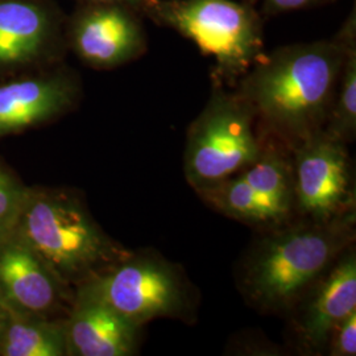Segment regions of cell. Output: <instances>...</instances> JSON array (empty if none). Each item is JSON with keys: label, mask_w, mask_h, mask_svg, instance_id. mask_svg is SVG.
<instances>
[{"label": "cell", "mask_w": 356, "mask_h": 356, "mask_svg": "<svg viewBox=\"0 0 356 356\" xmlns=\"http://www.w3.org/2000/svg\"><path fill=\"white\" fill-rule=\"evenodd\" d=\"M355 19L341 38L284 47L259 58L243 78L241 95L256 116L297 144L327 120Z\"/></svg>", "instance_id": "obj_1"}, {"label": "cell", "mask_w": 356, "mask_h": 356, "mask_svg": "<svg viewBox=\"0 0 356 356\" xmlns=\"http://www.w3.org/2000/svg\"><path fill=\"white\" fill-rule=\"evenodd\" d=\"M13 232L67 285H79L131 254L67 191L28 189Z\"/></svg>", "instance_id": "obj_2"}, {"label": "cell", "mask_w": 356, "mask_h": 356, "mask_svg": "<svg viewBox=\"0 0 356 356\" xmlns=\"http://www.w3.org/2000/svg\"><path fill=\"white\" fill-rule=\"evenodd\" d=\"M354 209L326 222L284 229L259 244L245 275L248 296L264 307L291 305L317 280L354 239Z\"/></svg>", "instance_id": "obj_3"}, {"label": "cell", "mask_w": 356, "mask_h": 356, "mask_svg": "<svg viewBox=\"0 0 356 356\" xmlns=\"http://www.w3.org/2000/svg\"><path fill=\"white\" fill-rule=\"evenodd\" d=\"M153 16L216 60L225 78L245 74L260 58L263 33L254 10L232 0L152 1Z\"/></svg>", "instance_id": "obj_4"}, {"label": "cell", "mask_w": 356, "mask_h": 356, "mask_svg": "<svg viewBox=\"0 0 356 356\" xmlns=\"http://www.w3.org/2000/svg\"><path fill=\"white\" fill-rule=\"evenodd\" d=\"M254 116L241 94L213 91L188 132L184 169L195 191L239 175L260 156Z\"/></svg>", "instance_id": "obj_5"}, {"label": "cell", "mask_w": 356, "mask_h": 356, "mask_svg": "<svg viewBox=\"0 0 356 356\" xmlns=\"http://www.w3.org/2000/svg\"><path fill=\"white\" fill-rule=\"evenodd\" d=\"M76 286L139 326L181 317L188 309V293L177 269L152 254H129Z\"/></svg>", "instance_id": "obj_6"}, {"label": "cell", "mask_w": 356, "mask_h": 356, "mask_svg": "<svg viewBox=\"0 0 356 356\" xmlns=\"http://www.w3.org/2000/svg\"><path fill=\"white\" fill-rule=\"evenodd\" d=\"M294 204L314 222L354 209L346 143L323 128L296 144L292 164Z\"/></svg>", "instance_id": "obj_7"}, {"label": "cell", "mask_w": 356, "mask_h": 356, "mask_svg": "<svg viewBox=\"0 0 356 356\" xmlns=\"http://www.w3.org/2000/svg\"><path fill=\"white\" fill-rule=\"evenodd\" d=\"M65 26L54 0H0V78L58 64Z\"/></svg>", "instance_id": "obj_8"}, {"label": "cell", "mask_w": 356, "mask_h": 356, "mask_svg": "<svg viewBox=\"0 0 356 356\" xmlns=\"http://www.w3.org/2000/svg\"><path fill=\"white\" fill-rule=\"evenodd\" d=\"M66 45L94 69H114L136 58L145 47L144 29L122 4L81 3L66 17Z\"/></svg>", "instance_id": "obj_9"}, {"label": "cell", "mask_w": 356, "mask_h": 356, "mask_svg": "<svg viewBox=\"0 0 356 356\" xmlns=\"http://www.w3.org/2000/svg\"><path fill=\"white\" fill-rule=\"evenodd\" d=\"M79 92L76 76L57 64L0 78V138L63 116Z\"/></svg>", "instance_id": "obj_10"}, {"label": "cell", "mask_w": 356, "mask_h": 356, "mask_svg": "<svg viewBox=\"0 0 356 356\" xmlns=\"http://www.w3.org/2000/svg\"><path fill=\"white\" fill-rule=\"evenodd\" d=\"M69 286L15 232L0 243V297L10 310L51 318L67 301Z\"/></svg>", "instance_id": "obj_11"}, {"label": "cell", "mask_w": 356, "mask_h": 356, "mask_svg": "<svg viewBox=\"0 0 356 356\" xmlns=\"http://www.w3.org/2000/svg\"><path fill=\"white\" fill-rule=\"evenodd\" d=\"M64 323L67 355L128 356L138 348L141 326L81 289Z\"/></svg>", "instance_id": "obj_12"}, {"label": "cell", "mask_w": 356, "mask_h": 356, "mask_svg": "<svg viewBox=\"0 0 356 356\" xmlns=\"http://www.w3.org/2000/svg\"><path fill=\"white\" fill-rule=\"evenodd\" d=\"M332 264L307 302L301 318L302 338L314 348L327 343L332 330L356 312L355 252L346 250L342 257Z\"/></svg>", "instance_id": "obj_13"}, {"label": "cell", "mask_w": 356, "mask_h": 356, "mask_svg": "<svg viewBox=\"0 0 356 356\" xmlns=\"http://www.w3.org/2000/svg\"><path fill=\"white\" fill-rule=\"evenodd\" d=\"M67 355L65 323L10 310L0 332V356Z\"/></svg>", "instance_id": "obj_14"}, {"label": "cell", "mask_w": 356, "mask_h": 356, "mask_svg": "<svg viewBox=\"0 0 356 356\" xmlns=\"http://www.w3.org/2000/svg\"><path fill=\"white\" fill-rule=\"evenodd\" d=\"M219 213L247 223H280L285 216L236 175L197 191Z\"/></svg>", "instance_id": "obj_15"}, {"label": "cell", "mask_w": 356, "mask_h": 356, "mask_svg": "<svg viewBox=\"0 0 356 356\" xmlns=\"http://www.w3.org/2000/svg\"><path fill=\"white\" fill-rule=\"evenodd\" d=\"M267 202L273 204L285 219L294 204L292 165L275 148L261 149L260 156L239 173Z\"/></svg>", "instance_id": "obj_16"}, {"label": "cell", "mask_w": 356, "mask_h": 356, "mask_svg": "<svg viewBox=\"0 0 356 356\" xmlns=\"http://www.w3.org/2000/svg\"><path fill=\"white\" fill-rule=\"evenodd\" d=\"M325 131L338 140H354L356 132V49L351 41L327 116Z\"/></svg>", "instance_id": "obj_17"}, {"label": "cell", "mask_w": 356, "mask_h": 356, "mask_svg": "<svg viewBox=\"0 0 356 356\" xmlns=\"http://www.w3.org/2000/svg\"><path fill=\"white\" fill-rule=\"evenodd\" d=\"M28 189L6 166L0 164V243L13 234Z\"/></svg>", "instance_id": "obj_18"}, {"label": "cell", "mask_w": 356, "mask_h": 356, "mask_svg": "<svg viewBox=\"0 0 356 356\" xmlns=\"http://www.w3.org/2000/svg\"><path fill=\"white\" fill-rule=\"evenodd\" d=\"M331 355L354 356L356 354V312L351 313L331 332Z\"/></svg>", "instance_id": "obj_19"}, {"label": "cell", "mask_w": 356, "mask_h": 356, "mask_svg": "<svg viewBox=\"0 0 356 356\" xmlns=\"http://www.w3.org/2000/svg\"><path fill=\"white\" fill-rule=\"evenodd\" d=\"M268 13H291L296 10L306 8L318 3L319 0H261Z\"/></svg>", "instance_id": "obj_20"}, {"label": "cell", "mask_w": 356, "mask_h": 356, "mask_svg": "<svg viewBox=\"0 0 356 356\" xmlns=\"http://www.w3.org/2000/svg\"><path fill=\"white\" fill-rule=\"evenodd\" d=\"M81 3H107V4H122L135 8L140 4H148L151 0H79Z\"/></svg>", "instance_id": "obj_21"}, {"label": "cell", "mask_w": 356, "mask_h": 356, "mask_svg": "<svg viewBox=\"0 0 356 356\" xmlns=\"http://www.w3.org/2000/svg\"><path fill=\"white\" fill-rule=\"evenodd\" d=\"M8 316H10V307L6 305V302L0 297V332L3 330L4 323H6V321L8 318Z\"/></svg>", "instance_id": "obj_22"}]
</instances>
